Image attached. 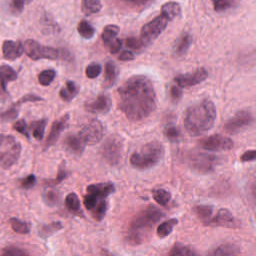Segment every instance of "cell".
I'll list each match as a JSON object with an SVG mask.
<instances>
[{
    "instance_id": "obj_55",
    "label": "cell",
    "mask_w": 256,
    "mask_h": 256,
    "mask_svg": "<svg viewBox=\"0 0 256 256\" xmlns=\"http://www.w3.org/2000/svg\"><path fill=\"white\" fill-rule=\"evenodd\" d=\"M126 3L136 6V7H140V6H144L146 4H148L152 0H123Z\"/></svg>"
},
{
    "instance_id": "obj_21",
    "label": "cell",
    "mask_w": 256,
    "mask_h": 256,
    "mask_svg": "<svg viewBox=\"0 0 256 256\" xmlns=\"http://www.w3.org/2000/svg\"><path fill=\"white\" fill-rule=\"evenodd\" d=\"M192 43V36L189 33H183L182 35L176 40L173 46V54L177 57L183 56L188 51Z\"/></svg>"
},
{
    "instance_id": "obj_39",
    "label": "cell",
    "mask_w": 256,
    "mask_h": 256,
    "mask_svg": "<svg viewBox=\"0 0 256 256\" xmlns=\"http://www.w3.org/2000/svg\"><path fill=\"white\" fill-rule=\"evenodd\" d=\"M168 254L170 256H188V255L192 256V255H196V252L188 246L177 243L171 248V250L169 251Z\"/></svg>"
},
{
    "instance_id": "obj_8",
    "label": "cell",
    "mask_w": 256,
    "mask_h": 256,
    "mask_svg": "<svg viewBox=\"0 0 256 256\" xmlns=\"http://www.w3.org/2000/svg\"><path fill=\"white\" fill-rule=\"evenodd\" d=\"M219 158L215 155L208 154V153L195 152L191 153L186 158L187 164L193 171L200 174H208L214 171L218 163Z\"/></svg>"
},
{
    "instance_id": "obj_27",
    "label": "cell",
    "mask_w": 256,
    "mask_h": 256,
    "mask_svg": "<svg viewBox=\"0 0 256 256\" xmlns=\"http://www.w3.org/2000/svg\"><path fill=\"white\" fill-rule=\"evenodd\" d=\"M63 228V225L59 221H56V222H52V223H49V224H43L39 227L38 229V234L40 237L46 238L50 237L52 234H54L55 232L61 230Z\"/></svg>"
},
{
    "instance_id": "obj_33",
    "label": "cell",
    "mask_w": 256,
    "mask_h": 256,
    "mask_svg": "<svg viewBox=\"0 0 256 256\" xmlns=\"http://www.w3.org/2000/svg\"><path fill=\"white\" fill-rule=\"evenodd\" d=\"M42 197H43L44 202L47 204L48 206H55L59 203L61 195L59 191L55 189H46L43 192Z\"/></svg>"
},
{
    "instance_id": "obj_15",
    "label": "cell",
    "mask_w": 256,
    "mask_h": 256,
    "mask_svg": "<svg viewBox=\"0 0 256 256\" xmlns=\"http://www.w3.org/2000/svg\"><path fill=\"white\" fill-rule=\"evenodd\" d=\"M112 102L107 94L101 93L95 99L85 103L84 107L86 111L94 114H106L111 109Z\"/></svg>"
},
{
    "instance_id": "obj_40",
    "label": "cell",
    "mask_w": 256,
    "mask_h": 256,
    "mask_svg": "<svg viewBox=\"0 0 256 256\" xmlns=\"http://www.w3.org/2000/svg\"><path fill=\"white\" fill-rule=\"evenodd\" d=\"M55 76H56V71L54 69H46L39 73L38 81L42 86H48V85L53 82Z\"/></svg>"
},
{
    "instance_id": "obj_3",
    "label": "cell",
    "mask_w": 256,
    "mask_h": 256,
    "mask_svg": "<svg viewBox=\"0 0 256 256\" xmlns=\"http://www.w3.org/2000/svg\"><path fill=\"white\" fill-rule=\"evenodd\" d=\"M163 216L164 213L155 206H148L136 214L128 226L127 241L132 245L143 243L153 227Z\"/></svg>"
},
{
    "instance_id": "obj_19",
    "label": "cell",
    "mask_w": 256,
    "mask_h": 256,
    "mask_svg": "<svg viewBox=\"0 0 256 256\" xmlns=\"http://www.w3.org/2000/svg\"><path fill=\"white\" fill-rule=\"evenodd\" d=\"M87 193H91L98 199H105L107 196L115 191L113 183H98L87 187Z\"/></svg>"
},
{
    "instance_id": "obj_25",
    "label": "cell",
    "mask_w": 256,
    "mask_h": 256,
    "mask_svg": "<svg viewBox=\"0 0 256 256\" xmlns=\"http://www.w3.org/2000/svg\"><path fill=\"white\" fill-rule=\"evenodd\" d=\"M177 223H178V219L176 218H171V219H168L164 221V222L159 224V226L157 227V230H156L157 236L159 238L167 237L168 235L171 234L173 228L177 225Z\"/></svg>"
},
{
    "instance_id": "obj_32",
    "label": "cell",
    "mask_w": 256,
    "mask_h": 256,
    "mask_svg": "<svg viewBox=\"0 0 256 256\" xmlns=\"http://www.w3.org/2000/svg\"><path fill=\"white\" fill-rule=\"evenodd\" d=\"M119 33V27L117 25H107L104 27L103 32H102L101 38L103 40L104 44L109 45L117 36V34Z\"/></svg>"
},
{
    "instance_id": "obj_13",
    "label": "cell",
    "mask_w": 256,
    "mask_h": 256,
    "mask_svg": "<svg viewBox=\"0 0 256 256\" xmlns=\"http://www.w3.org/2000/svg\"><path fill=\"white\" fill-rule=\"evenodd\" d=\"M205 224L210 226H219L225 228H238L240 226L237 219L226 208H221L220 210H218L217 214L212 219L210 218Z\"/></svg>"
},
{
    "instance_id": "obj_34",
    "label": "cell",
    "mask_w": 256,
    "mask_h": 256,
    "mask_svg": "<svg viewBox=\"0 0 256 256\" xmlns=\"http://www.w3.org/2000/svg\"><path fill=\"white\" fill-rule=\"evenodd\" d=\"M11 228L18 234H28L30 232V223L24 222V221H21L17 218H11L9 220Z\"/></svg>"
},
{
    "instance_id": "obj_38",
    "label": "cell",
    "mask_w": 256,
    "mask_h": 256,
    "mask_svg": "<svg viewBox=\"0 0 256 256\" xmlns=\"http://www.w3.org/2000/svg\"><path fill=\"white\" fill-rule=\"evenodd\" d=\"M106 211H107V202L105 200H101L100 202H97L95 204V206L91 209L92 217L97 221H101L104 218Z\"/></svg>"
},
{
    "instance_id": "obj_28",
    "label": "cell",
    "mask_w": 256,
    "mask_h": 256,
    "mask_svg": "<svg viewBox=\"0 0 256 256\" xmlns=\"http://www.w3.org/2000/svg\"><path fill=\"white\" fill-rule=\"evenodd\" d=\"M46 124H47V119H40V120L34 121L31 123L30 129L32 131L33 137L36 140H39V141L42 140Z\"/></svg>"
},
{
    "instance_id": "obj_5",
    "label": "cell",
    "mask_w": 256,
    "mask_h": 256,
    "mask_svg": "<svg viewBox=\"0 0 256 256\" xmlns=\"http://www.w3.org/2000/svg\"><path fill=\"white\" fill-rule=\"evenodd\" d=\"M23 48L26 55L32 60H40V59L56 60V59L70 58L69 52L66 50L44 46L32 39L26 40L23 45Z\"/></svg>"
},
{
    "instance_id": "obj_51",
    "label": "cell",
    "mask_w": 256,
    "mask_h": 256,
    "mask_svg": "<svg viewBox=\"0 0 256 256\" xmlns=\"http://www.w3.org/2000/svg\"><path fill=\"white\" fill-rule=\"evenodd\" d=\"M25 0H12V10L16 13H21L24 8Z\"/></svg>"
},
{
    "instance_id": "obj_35",
    "label": "cell",
    "mask_w": 256,
    "mask_h": 256,
    "mask_svg": "<svg viewBox=\"0 0 256 256\" xmlns=\"http://www.w3.org/2000/svg\"><path fill=\"white\" fill-rule=\"evenodd\" d=\"M240 253L239 248L233 244H222L218 246L213 252V255H219V256H226V255H237Z\"/></svg>"
},
{
    "instance_id": "obj_31",
    "label": "cell",
    "mask_w": 256,
    "mask_h": 256,
    "mask_svg": "<svg viewBox=\"0 0 256 256\" xmlns=\"http://www.w3.org/2000/svg\"><path fill=\"white\" fill-rule=\"evenodd\" d=\"M211 1L215 11L222 12L237 6L240 0H211Z\"/></svg>"
},
{
    "instance_id": "obj_6",
    "label": "cell",
    "mask_w": 256,
    "mask_h": 256,
    "mask_svg": "<svg viewBox=\"0 0 256 256\" xmlns=\"http://www.w3.org/2000/svg\"><path fill=\"white\" fill-rule=\"evenodd\" d=\"M21 145L12 135L0 134V166L8 169L20 157Z\"/></svg>"
},
{
    "instance_id": "obj_24",
    "label": "cell",
    "mask_w": 256,
    "mask_h": 256,
    "mask_svg": "<svg viewBox=\"0 0 256 256\" xmlns=\"http://www.w3.org/2000/svg\"><path fill=\"white\" fill-rule=\"evenodd\" d=\"M180 12H181L180 5L174 1L166 2L161 6V13L164 14L170 21L174 19L176 16L180 15Z\"/></svg>"
},
{
    "instance_id": "obj_52",
    "label": "cell",
    "mask_w": 256,
    "mask_h": 256,
    "mask_svg": "<svg viewBox=\"0 0 256 256\" xmlns=\"http://www.w3.org/2000/svg\"><path fill=\"white\" fill-rule=\"evenodd\" d=\"M43 99L41 97H39L38 95H34V94H27V95H24L18 102H17L16 104H20V103H24V102H27V101H31V102H34V101H42Z\"/></svg>"
},
{
    "instance_id": "obj_7",
    "label": "cell",
    "mask_w": 256,
    "mask_h": 256,
    "mask_svg": "<svg viewBox=\"0 0 256 256\" xmlns=\"http://www.w3.org/2000/svg\"><path fill=\"white\" fill-rule=\"evenodd\" d=\"M101 156L109 165L116 166L120 162L123 153V140L117 135L110 136L100 148Z\"/></svg>"
},
{
    "instance_id": "obj_10",
    "label": "cell",
    "mask_w": 256,
    "mask_h": 256,
    "mask_svg": "<svg viewBox=\"0 0 256 256\" xmlns=\"http://www.w3.org/2000/svg\"><path fill=\"white\" fill-rule=\"evenodd\" d=\"M254 122V117L249 110H240L224 124L223 128L228 134H238L248 127Z\"/></svg>"
},
{
    "instance_id": "obj_23",
    "label": "cell",
    "mask_w": 256,
    "mask_h": 256,
    "mask_svg": "<svg viewBox=\"0 0 256 256\" xmlns=\"http://www.w3.org/2000/svg\"><path fill=\"white\" fill-rule=\"evenodd\" d=\"M79 92V86L73 82L68 80L65 83V86H63L59 91L60 98L65 102H70Z\"/></svg>"
},
{
    "instance_id": "obj_46",
    "label": "cell",
    "mask_w": 256,
    "mask_h": 256,
    "mask_svg": "<svg viewBox=\"0 0 256 256\" xmlns=\"http://www.w3.org/2000/svg\"><path fill=\"white\" fill-rule=\"evenodd\" d=\"M35 184H36V177L33 174L28 175L26 178L22 179L20 182V186L24 189H30L32 188V187L35 186Z\"/></svg>"
},
{
    "instance_id": "obj_11",
    "label": "cell",
    "mask_w": 256,
    "mask_h": 256,
    "mask_svg": "<svg viewBox=\"0 0 256 256\" xmlns=\"http://www.w3.org/2000/svg\"><path fill=\"white\" fill-rule=\"evenodd\" d=\"M85 144L93 145L98 143L104 135V128L102 123L97 119H92L88 123L85 124L78 132Z\"/></svg>"
},
{
    "instance_id": "obj_9",
    "label": "cell",
    "mask_w": 256,
    "mask_h": 256,
    "mask_svg": "<svg viewBox=\"0 0 256 256\" xmlns=\"http://www.w3.org/2000/svg\"><path fill=\"white\" fill-rule=\"evenodd\" d=\"M170 20L164 14H160L156 16L154 19H152L143 27L140 31V41L143 46H147L154 41L160 34L166 28L168 22Z\"/></svg>"
},
{
    "instance_id": "obj_41",
    "label": "cell",
    "mask_w": 256,
    "mask_h": 256,
    "mask_svg": "<svg viewBox=\"0 0 256 256\" xmlns=\"http://www.w3.org/2000/svg\"><path fill=\"white\" fill-rule=\"evenodd\" d=\"M163 133L166 136V138L170 141H177L181 136L179 128L173 124H169L165 126Z\"/></svg>"
},
{
    "instance_id": "obj_45",
    "label": "cell",
    "mask_w": 256,
    "mask_h": 256,
    "mask_svg": "<svg viewBox=\"0 0 256 256\" xmlns=\"http://www.w3.org/2000/svg\"><path fill=\"white\" fill-rule=\"evenodd\" d=\"M2 254L5 256H26L28 255L26 251L20 248H17V247H8L3 250Z\"/></svg>"
},
{
    "instance_id": "obj_47",
    "label": "cell",
    "mask_w": 256,
    "mask_h": 256,
    "mask_svg": "<svg viewBox=\"0 0 256 256\" xmlns=\"http://www.w3.org/2000/svg\"><path fill=\"white\" fill-rule=\"evenodd\" d=\"M67 177V172L66 170L62 167L59 168L58 170V173H57V177L54 179V180H48V181H45V183L49 186H53V185H56L58 183H60L62 180H64L65 178Z\"/></svg>"
},
{
    "instance_id": "obj_16",
    "label": "cell",
    "mask_w": 256,
    "mask_h": 256,
    "mask_svg": "<svg viewBox=\"0 0 256 256\" xmlns=\"http://www.w3.org/2000/svg\"><path fill=\"white\" fill-rule=\"evenodd\" d=\"M69 113H66L65 115L61 116L57 120H55L51 126L50 132L48 134V137L46 139L45 142V149L51 147L52 145L55 144V142L58 140L60 134L62 133V131L65 129V127L68 124V121H69Z\"/></svg>"
},
{
    "instance_id": "obj_56",
    "label": "cell",
    "mask_w": 256,
    "mask_h": 256,
    "mask_svg": "<svg viewBox=\"0 0 256 256\" xmlns=\"http://www.w3.org/2000/svg\"><path fill=\"white\" fill-rule=\"evenodd\" d=\"M2 116L4 118L8 117V119H13V118H15L17 116V110L16 109H10L6 113H4Z\"/></svg>"
},
{
    "instance_id": "obj_20",
    "label": "cell",
    "mask_w": 256,
    "mask_h": 256,
    "mask_svg": "<svg viewBox=\"0 0 256 256\" xmlns=\"http://www.w3.org/2000/svg\"><path fill=\"white\" fill-rule=\"evenodd\" d=\"M119 75V68L113 61H108L105 64V72H104V81L102 86L104 88H109L115 84Z\"/></svg>"
},
{
    "instance_id": "obj_42",
    "label": "cell",
    "mask_w": 256,
    "mask_h": 256,
    "mask_svg": "<svg viewBox=\"0 0 256 256\" xmlns=\"http://www.w3.org/2000/svg\"><path fill=\"white\" fill-rule=\"evenodd\" d=\"M102 71V67L100 64L98 63H90L87 67L86 69H85V74H86V76L90 79H94L96 78L97 76H99V74L101 73Z\"/></svg>"
},
{
    "instance_id": "obj_36",
    "label": "cell",
    "mask_w": 256,
    "mask_h": 256,
    "mask_svg": "<svg viewBox=\"0 0 256 256\" xmlns=\"http://www.w3.org/2000/svg\"><path fill=\"white\" fill-rule=\"evenodd\" d=\"M194 212L198 216L199 219L204 221V223H206L212 216L213 206H211V205H197L194 207Z\"/></svg>"
},
{
    "instance_id": "obj_1",
    "label": "cell",
    "mask_w": 256,
    "mask_h": 256,
    "mask_svg": "<svg viewBox=\"0 0 256 256\" xmlns=\"http://www.w3.org/2000/svg\"><path fill=\"white\" fill-rule=\"evenodd\" d=\"M118 108L131 121H141L156 109V93L145 75L128 78L117 89Z\"/></svg>"
},
{
    "instance_id": "obj_29",
    "label": "cell",
    "mask_w": 256,
    "mask_h": 256,
    "mask_svg": "<svg viewBox=\"0 0 256 256\" xmlns=\"http://www.w3.org/2000/svg\"><path fill=\"white\" fill-rule=\"evenodd\" d=\"M77 31L79 33V35L84 39H91L95 34L94 27L86 20H81L78 23Z\"/></svg>"
},
{
    "instance_id": "obj_14",
    "label": "cell",
    "mask_w": 256,
    "mask_h": 256,
    "mask_svg": "<svg viewBox=\"0 0 256 256\" xmlns=\"http://www.w3.org/2000/svg\"><path fill=\"white\" fill-rule=\"evenodd\" d=\"M208 76V72L205 68H198L192 73L180 74L174 77V81L179 87H190L194 86L205 80Z\"/></svg>"
},
{
    "instance_id": "obj_44",
    "label": "cell",
    "mask_w": 256,
    "mask_h": 256,
    "mask_svg": "<svg viewBox=\"0 0 256 256\" xmlns=\"http://www.w3.org/2000/svg\"><path fill=\"white\" fill-rule=\"evenodd\" d=\"M14 129L19 132L21 134H23L25 137L29 138V132H28V126L26 124V122L24 121V119H20V120L17 121L15 124H14Z\"/></svg>"
},
{
    "instance_id": "obj_53",
    "label": "cell",
    "mask_w": 256,
    "mask_h": 256,
    "mask_svg": "<svg viewBox=\"0 0 256 256\" xmlns=\"http://www.w3.org/2000/svg\"><path fill=\"white\" fill-rule=\"evenodd\" d=\"M110 53L112 54H116L119 50L121 49V45H122V41L120 39H114L110 44Z\"/></svg>"
},
{
    "instance_id": "obj_22",
    "label": "cell",
    "mask_w": 256,
    "mask_h": 256,
    "mask_svg": "<svg viewBox=\"0 0 256 256\" xmlns=\"http://www.w3.org/2000/svg\"><path fill=\"white\" fill-rule=\"evenodd\" d=\"M16 78L17 73L12 67L8 65L0 66V90L6 91L7 83L16 80Z\"/></svg>"
},
{
    "instance_id": "obj_54",
    "label": "cell",
    "mask_w": 256,
    "mask_h": 256,
    "mask_svg": "<svg viewBox=\"0 0 256 256\" xmlns=\"http://www.w3.org/2000/svg\"><path fill=\"white\" fill-rule=\"evenodd\" d=\"M135 58V55L130 52V51L128 50H125V51H122V52L119 54L118 56V59L121 60V61H131Z\"/></svg>"
},
{
    "instance_id": "obj_49",
    "label": "cell",
    "mask_w": 256,
    "mask_h": 256,
    "mask_svg": "<svg viewBox=\"0 0 256 256\" xmlns=\"http://www.w3.org/2000/svg\"><path fill=\"white\" fill-rule=\"evenodd\" d=\"M170 96H171V100L174 102V103H177V102L181 99L182 90L178 85H173V86H171V89H170Z\"/></svg>"
},
{
    "instance_id": "obj_50",
    "label": "cell",
    "mask_w": 256,
    "mask_h": 256,
    "mask_svg": "<svg viewBox=\"0 0 256 256\" xmlns=\"http://www.w3.org/2000/svg\"><path fill=\"white\" fill-rule=\"evenodd\" d=\"M256 158V151L254 149L245 151L243 154L240 156L241 162H252Z\"/></svg>"
},
{
    "instance_id": "obj_4",
    "label": "cell",
    "mask_w": 256,
    "mask_h": 256,
    "mask_svg": "<svg viewBox=\"0 0 256 256\" xmlns=\"http://www.w3.org/2000/svg\"><path fill=\"white\" fill-rule=\"evenodd\" d=\"M164 147L159 141H150L130 156V164L139 170H146L156 166L164 156Z\"/></svg>"
},
{
    "instance_id": "obj_48",
    "label": "cell",
    "mask_w": 256,
    "mask_h": 256,
    "mask_svg": "<svg viewBox=\"0 0 256 256\" xmlns=\"http://www.w3.org/2000/svg\"><path fill=\"white\" fill-rule=\"evenodd\" d=\"M125 45L133 50H140L142 47H144L140 41V39H137L135 37H129L125 40Z\"/></svg>"
},
{
    "instance_id": "obj_30",
    "label": "cell",
    "mask_w": 256,
    "mask_h": 256,
    "mask_svg": "<svg viewBox=\"0 0 256 256\" xmlns=\"http://www.w3.org/2000/svg\"><path fill=\"white\" fill-rule=\"evenodd\" d=\"M65 206L71 213L79 214L80 211V201L75 193H69L65 198Z\"/></svg>"
},
{
    "instance_id": "obj_12",
    "label": "cell",
    "mask_w": 256,
    "mask_h": 256,
    "mask_svg": "<svg viewBox=\"0 0 256 256\" xmlns=\"http://www.w3.org/2000/svg\"><path fill=\"white\" fill-rule=\"evenodd\" d=\"M200 148L207 151H224L233 148L234 142L227 136L213 134L199 141Z\"/></svg>"
},
{
    "instance_id": "obj_26",
    "label": "cell",
    "mask_w": 256,
    "mask_h": 256,
    "mask_svg": "<svg viewBox=\"0 0 256 256\" xmlns=\"http://www.w3.org/2000/svg\"><path fill=\"white\" fill-rule=\"evenodd\" d=\"M81 3L82 11L87 16L98 13L102 8L100 0H81Z\"/></svg>"
},
{
    "instance_id": "obj_17",
    "label": "cell",
    "mask_w": 256,
    "mask_h": 256,
    "mask_svg": "<svg viewBox=\"0 0 256 256\" xmlns=\"http://www.w3.org/2000/svg\"><path fill=\"white\" fill-rule=\"evenodd\" d=\"M24 52L23 44L20 41L5 40L2 44V53L6 60H15Z\"/></svg>"
},
{
    "instance_id": "obj_2",
    "label": "cell",
    "mask_w": 256,
    "mask_h": 256,
    "mask_svg": "<svg viewBox=\"0 0 256 256\" xmlns=\"http://www.w3.org/2000/svg\"><path fill=\"white\" fill-rule=\"evenodd\" d=\"M216 115L215 105L208 98L189 106L183 118L186 132L191 136H200L209 131L215 123Z\"/></svg>"
},
{
    "instance_id": "obj_43",
    "label": "cell",
    "mask_w": 256,
    "mask_h": 256,
    "mask_svg": "<svg viewBox=\"0 0 256 256\" xmlns=\"http://www.w3.org/2000/svg\"><path fill=\"white\" fill-rule=\"evenodd\" d=\"M97 202H98V198L91 193H87L86 195L84 196L83 204H84L85 208H86L87 210H91L95 206V204Z\"/></svg>"
},
{
    "instance_id": "obj_18",
    "label": "cell",
    "mask_w": 256,
    "mask_h": 256,
    "mask_svg": "<svg viewBox=\"0 0 256 256\" xmlns=\"http://www.w3.org/2000/svg\"><path fill=\"white\" fill-rule=\"evenodd\" d=\"M64 145L70 152L77 155H81L85 149V146H86L78 133L68 134L64 139Z\"/></svg>"
},
{
    "instance_id": "obj_37",
    "label": "cell",
    "mask_w": 256,
    "mask_h": 256,
    "mask_svg": "<svg viewBox=\"0 0 256 256\" xmlns=\"http://www.w3.org/2000/svg\"><path fill=\"white\" fill-rule=\"evenodd\" d=\"M152 196L154 200L160 204L161 206H165L171 200V193L165 189H155L152 192Z\"/></svg>"
}]
</instances>
